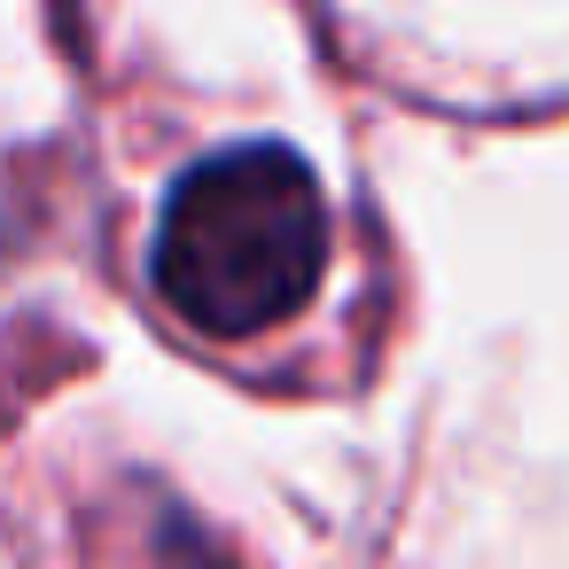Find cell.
Masks as SVG:
<instances>
[{"mask_svg": "<svg viewBox=\"0 0 569 569\" xmlns=\"http://www.w3.org/2000/svg\"><path fill=\"white\" fill-rule=\"evenodd\" d=\"M149 273L203 336H266L312 305L328 273V196L281 141H242L188 164L164 196Z\"/></svg>", "mask_w": 569, "mask_h": 569, "instance_id": "obj_1", "label": "cell"}]
</instances>
